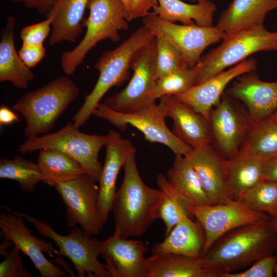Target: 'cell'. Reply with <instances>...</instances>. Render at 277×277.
I'll return each instance as SVG.
<instances>
[{"mask_svg":"<svg viewBox=\"0 0 277 277\" xmlns=\"http://www.w3.org/2000/svg\"><path fill=\"white\" fill-rule=\"evenodd\" d=\"M143 26L155 37L173 45L187 65L192 68L209 46L223 39L225 33L215 26L179 25L165 21L152 12L143 18Z\"/></svg>","mask_w":277,"mask_h":277,"instance_id":"11","label":"cell"},{"mask_svg":"<svg viewBox=\"0 0 277 277\" xmlns=\"http://www.w3.org/2000/svg\"><path fill=\"white\" fill-rule=\"evenodd\" d=\"M17 52L22 61L29 68L36 66L46 55L43 44L23 43Z\"/></svg>","mask_w":277,"mask_h":277,"instance_id":"41","label":"cell"},{"mask_svg":"<svg viewBox=\"0 0 277 277\" xmlns=\"http://www.w3.org/2000/svg\"><path fill=\"white\" fill-rule=\"evenodd\" d=\"M15 18L9 16L1 33L0 82H9L17 88L25 89L35 74L23 63L15 49Z\"/></svg>","mask_w":277,"mask_h":277,"instance_id":"25","label":"cell"},{"mask_svg":"<svg viewBox=\"0 0 277 277\" xmlns=\"http://www.w3.org/2000/svg\"><path fill=\"white\" fill-rule=\"evenodd\" d=\"M240 201L250 209L271 216L277 212V183L262 180L247 190Z\"/></svg>","mask_w":277,"mask_h":277,"instance_id":"34","label":"cell"},{"mask_svg":"<svg viewBox=\"0 0 277 277\" xmlns=\"http://www.w3.org/2000/svg\"><path fill=\"white\" fill-rule=\"evenodd\" d=\"M195 72L193 68L185 67L171 72L156 80L154 98L174 96L194 86Z\"/></svg>","mask_w":277,"mask_h":277,"instance_id":"35","label":"cell"},{"mask_svg":"<svg viewBox=\"0 0 277 277\" xmlns=\"http://www.w3.org/2000/svg\"><path fill=\"white\" fill-rule=\"evenodd\" d=\"M276 51L277 32L268 31L263 25L226 36L220 45L202 56L192 67L195 72L194 86L236 65L253 53Z\"/></svg>","mask_w":277,"mask_h":277,"instance_id":"5","label":"cell"},{"mask_svg":"<svg viewBox=\"0 0 277 277\" xmlns=\"http://www.w3.org/2000/svg\"><path fill=\"white\" fill-rule=\"evenodd\" d=\"M156 52L155 37L134 55L131 68L133 75L127 86L107 97L104 103L115 111L128 112L154 103Z\"/></svg>","mask_w":277,"mask_h":277,"instance_id":"12","label":"cell"},{"mask_svg":"<svg viewBox=\"0 0 277 277\" xmlns=\"http://www.w3.org/2000/svg\"><path fill=\"white\" fill-rule=\"evenodd\" d=\"M4 209L17 214L32 224L44 238L54 241L58 250L55 254L67 257L73 263L78 277H111L105 267L98 260L99 240L91 238V235L82 229L73 227L66 235L54 230L48 223L22 212H18L4 206Z\"/></svg>","mask_w":277,"mask_h":277,"instance_id":"8","label":"cell"},{"mask_svg":"<svg viewBox=\"0 0 277 277\" xmlns=\"http://www.w3.org/2000/svg\"><path fill=\"white\" fill-rule=\"evenodd\" d=\"M257 65L258 61L254 58L245 60L227 70L173 96L209 122L210 111L220 102L228 84L241 75L255 71Z\"/></svg>","mask_w":277,"mask_h":277,"instance_id":"19","label":"cell"},{"mask_svg":"<svg viewBox=\"0 0 277 277\" xmlns=\"http://www.w3.org/2000/svg\"><path fill=\"white\" fill-rule=\"evenodd\" d=\"M80 89L69 75L62 76L43 87L27 92L12 108L25 118L27 138L45 134L78 96Z\"/></svg>","mask_w":277,"mask_h":277,"instance_id":"4","label":"cell"},{"mask_svg":"<svg viewBox=\"0 0 277 277\" xmlns=\"http://www.w3.org/2000/svg\"><path fill=\"white\" fill-rule=\"evenodd\" d=\"M270 117L273 120L277 123V109L273 112Z\"/></svg>","mask_w":277,"mask_h":277,"instance_id":"46","label":"cell"},{"mask_svg":"<svg viewBox=\"0 0 277 277\" xmlns=\"http://www.w3.org/2000/svg\"><path fill=\"white\" fill-rule=\"evenodd\" d=\"M36 164L41 173V182L50 187L70 181L85 172L77 162L56 150H40Z\"/></svg>","mask_w":277,"mask_h":277,"instance_id":"30","label":"cell"},{"mask_svg":"<svg viewBox=\"0 0 277 277\" xmlns=\"http://www.w3.org/2000/svg\"><path fill=\"white\" fill-rule=\"evenodd\" d=\"M89 15L83 22L86 31L81 42L71 50L63 52L61 67L67 75L73 74L88 53L100 41H120L119 31L127 30L129 24L125 9L120 0H92Z\"/></svg>","mask_w":277,"mask_h":277,"instance_id":"6","label":"cell"},{"mask_svg":"<svg viewBox=\"0 0 277 277\" xmlns=\"http://www.w3.org/2000/svg\"><path fill=\"white\" fill-rule=\"evenodd\" d=\"M194 168L211 205L232 202L228 185L227 159L211 145L192 149L184 156Z\"/></svg>","mask_w":277,"mask_h":277,"instance_id":"17","label":"cell"},{"mask_svg":"<svg viewBox=\"0 0 277 277\" xmlns=\"http://www.w3.org/2000/svg\"><path fill=\"white\" fill-rule=\"evenodd\" d=\"M51 31V21L46 18L41 22L22 28L20 38L22 43L43 44Z\"/></svg>","mask_w":277,"mask_h":277,"instance_id":"39","label":"cell"},{"mask_svg":"<svg viewBox=\"0 0 277 277\" xmlns=\"http://www.w3.org/2000/svg\"><path fill=\"white\" fill-rule=\"evenodd\" d=\"M100 255L113 277H148V264L145 255L148 246L141 241L128 239L114 231L113 234L99 241Z\"/></svg>","mask_w":277,"mask_h":277,"instance_id":"16","label":"cell"},{"mask_svg":"<svg viewBox=\"0 0 277 277\" xmlns=\"http://www.w3.org/2000/svg\"><path fill=\"white\" fill-rule=\"evenodd\" d=\"M155 39L156 80L174 71L188 67L179 51L173 45L160 37Z\"/></svg>","mask_w":277,"mask_h":277,"instance_id":"36","label":"cell"},{"mask_svg":"<svg viewBox=\"0 0 277 277\" xmlns=\"http://www.w3.org/2000/svg\"><path fill=\"white\" fill-rule=\"evenodd\" d=\"M190 1H192V2H195L196 3H199V2H200L205 1H207V0H190Z\"/></svg>","mask_w":277,"mask_h":277,"instance_id":"48","label":"cell"},{"mask_svg":"<svg viewBox=\"0 0 277 277\" xmlns=\"http://www.w3.org/2000/svg\"><path fill=\"white\" fill-rule=\"evenodd\" d=\"M275 254L277 255V249L275 251ZM274 274H275L276 276H277V262L275 265V270H274Z\"/></svg>","mask_w":277,"mask_h":277,"instance_id":"47","label":"cell"},{"mask_svg":"<svg viewBox=\"0 0 277 277\" xmlns=\"http://www.w3.org/2000/svg\"><path fill=\"white\" fill-rule=\"evenodd\" d=\"M19 118L16 114L8 107L2 106L0 108L1 126L10 125L14 122H19Z\"/></svg>","mask_w":277,"mask_h":277,"instance_id":"44","label":"cell"},{"mask_svg":"<svg viewBox=\"0 0 277 277\" xmlns=\"http://www.w3.org/2000/svg\"><path fill=\"white\" fill-rule=\"evenodd\" d=\"M125 9L127 19L132 21L148 15L157 6V0H120Z\"/></svg>","mask_w":277,"mask_h":277,"instance_id":"40","label":"cell"},{"mask_svg":"<svg viewBox=\"0 0 277 277\" xmlns=\"http://www.w3.org/2000/svg\"><path fill=\"white\" fill-rule=\"evenodd\" d=\"M107 140L106 135L84 133L69 122L55 132L27 138L18 151L21 154L42 149L62 152L77 162L84 172L98 183L103 168L98 153Z\"/></svg>","mask_w":277,"mask_h":277,"instance_id":"7","label":"cell"},{"mask_svg":"<svg viewBox=\"0 0 277 277\" xmlns=\"http://www.w3.org/2000/svg\"><path fill=\"white\" fill-rule=\"evenodd\" d=\"M263 161L245 152H240L227 160L228 185L234 200H240L244 193L263 180Z\"/></svg>","mask_w":277,"mask_h":277,"instance_id":"29","label":"cell"},{"mask_svg":"<svg viewBox=\"0 0 277 277\" xmlns=\"http://www.w3.org/2000/svg\"><path fill=\"white\" fill-rule=\"evenodd\" d=\"M159 104L165 117L172 118L173 133L192 149L212 144L209 122L173 96L161 97Z\"/></svg>","mask_w":277,"mask_h":277,"instance_id":"21","label":"cell"},{"mask_svg":"<svg viewBox=\"0 0 277 277\" xmlns=\"http://www.w3.org/2000/svg\"><path fill=\"white\" fill-rule=\"evenodd\" d=\"M277 236L270 219L233 229L218 239L202 258L220 277L275 253Z\"/></svg>","mask_w":277,"mask_h":277,"instance_id":"1","label":"cell"},{"mask_svg":"<svg viewBox=\"0 0 277 277\" xmlns=\"http://www.w3.org/2000/svg\"><path fill=\"white\" fill-rule=\"evenodd\" d=\"M276 262L277 255L275 253L256 261L245 271L225 273L222 277H272Z\"/></svg>","mask_w":277,"mask_h":277,"instance_id":"38","label":"cell"},{"mask_svg":"<svg viewBox=\"0 0 277 277\" xmlns=\"http://www.w3.org/2000/svg\"><path fill=\"white\" fill-rule=\"evenodd\" d=\"M205 243V232L200 223L185 214L163 241L153 245L152 254H177L202 258Z\"/></svg>","mask_w":277,"mask_h":277,"instance_id":"23","label":"cell"},{"mask_svg":"<svg viewBox=\"0 0 277 277\" xmlns=\"http://www.w3.org/2000/svg\"><path fill=\"white\" fill-rule=\"evenodd\" d=\"M176 194L188 207L211 205L194 168L182 155H175L166 176Z\"/></svg>","mask_w":277,"mask_h":277,"instance_id":"27","label":"cell"},{"mask_svg":"<svg viewBox=\"0 0 277 277\" xmlns=\"http://www.w3.org/2000/svg\"><path fill=\"white\" fill-rule=\"evenodd\" d=\"M92 0H56L46 18L51 21L49 43L55 45L64 41L74 43L83 30V18Z\"/></svg>","mask_w":277,"mask_h":277,"instance_id":"24","label":"cell"},{"mask_svg":"<svg viewBox=\"0 0 277 277\" xmlns=\"http://www.w3.org/2000/svg\"><path fill=\"white\" fill-rule=\"evenodd\" d=\"M240 151L262 161L277 156V123L271 117L252 122Z\"/></svg>","mask_w":277,"mask_h":277,"instance_id":"31","label":"cell"},{"mask_svg":"<svg viewBox=\"0 0 277 277\" xmlns=\"http://www.w3.org/2000/svg\"><path fill=\"white\" fill-rule=\"evenodd\" d=\"M158 5L153 9L154 14L171 23L179 22L183 25L195 24L203 27L212 26L216 6L207 0L196 4L186 3L181 0H157Z\"/></svg>","mask_w":277,"mask_h":277,"instance_id":"28","label":"cell"},{"mask_svg":"<svg viewBox=\"0 0 277 277\" xmlns=\"http://www.w3.org/2000/svg\"><path fill=\"white\" fill-rule=\"evenodd\" d=\"M224 93L245 105L252 122L268 118L277 109V82L263 81L255 71L237 77Z\"/></svg>","mask_w":277,"mask_h":277,"instance_id":"18","label":"cell"},{"mask_svg":"<svg viewBox=\"0 0 277 277\" xmlns=\"http://www.w3.org/2000/svg\"><path fill=\"white\" fill-rule=\"evenodd\" d=\"M274 227V229L277 236V212L273 215L270 216Z\"/></svg>","mask_w":277,"mask_h":277,"instance_id":"45","label":"cell"},{"mask_svg":"<svg viewBox=\"0 0 277 277\" xmlns=\"http://www.w3.org/2000/svg\"><path fill=\"white\" fill-rule=\"evenodd\" d=\"M97 183L84 172L54 186L66 206L68 226L73 228L78 225L91 236L98 235L104 224L100 214Z\"/></svg>","mask_w":277,"mask_h":277,"instance_id":"10","label":"cell"},{"mask_svg":"<svg viewBox=\"0 0 277 277\" xmlns=\"http://www.w3.org/2000/svg\"><path fill=\"white\" fill-rule=\"evenodd\" d=\"M24 4L29 8L36 9L40 14L46 15L56 0H5Z\"/></svg>","mask_w":277,"mask_h":277,"instance_id":"42","label":"cell"},{"mask_svg":"<svg viewBox=\"0 0 277 277\" xmlns=\"http://www.w3.org/2000/svg\"><path fill=\"white\" fill-rule=\"evenodd\" d=\"M148 277H220L202 258L177 254H152L147 258Z\"/></svg>","mask_w":277,"mask_h":277,"instance_id":"26","label":"cell"},{"mask_svg":"<svg viewBox=\"0 0 277 277\" xmlns=\"http://www.w3.org/2000/svg\"><path fill=\"white\" fill-rule=\"evenodd\" d=\"M0 178L15 181L22 190L32 193L41 182L42 175L36 163L16 155L11 160L1 159Z\"/></svg>","mask_w":277,"mask_h":277,"instance_id":"33","label":"cell"},{"mask_svg":"<svg viewBox=\"0 0 277 277\" xmlns=\"http://www.w3.org/2000/svg\"><path fill=\"white\" fill-rule=\"evenodd\" d=\"M262 178L277 183V156L263 161Z\"/></svg>","mask_w":277,"mask_h":277,"instance_id":"43","label":"cell"},{"mask_svg":"<svg viewBox=\"0 0 277 277\" xmlns=\"http://www.w3.org/2000/svg\"><path fill=\"white\" fill-rule=\"evenodd\" d=\"M188 210L205 232L203 256L218 239L230 230L270 217L267 213L250 209L240 200L226 204L190 206Z\"/></svg>","mask_w":277,"mask_h":277,"instance_id":"14","label":"cell"},{"mask_svg":"<svg viewBox=\"0 0 277 277\" xmlns=\"http://www.w3.org/2000/svg\"><path fill=\"white\" fill-rule=\"evenodd\" d=\"M135 153L125 162L122 183L116 191L111 207L115 229L128 239L144 234L157 220L156 212L162 190L147 186L138 172Z\"/></svg>","mask_w":277,"mask_h":277,"instance_id":"2","label":"cell"},{"mask_svg":"<svg viewBox=\"0 0 277 277\" xmlns=\"http://www.w3.org/2000/svg\"><path fill=\"white\" fill-rule=\"evenodd\" d=\"M158 187L162 190V196L156 212L157 219H161L165 226V236L185 215L192 217L188 207L179 197L169 183L166 176L159 174L156 178Z\"/></svg>","mask_w":277,"mask_h":277,"instance_id":"32","label":"cell"},{"mask_svg":"<svg viewBox=\"0 0 277 277\" xmlns=\"http://www.w3.org/2000/svg\"><path fill=\"white\" fill-rule=\"evenodd\" d=\"M277 9V0H232L215 25L225 36L263 25L267 14Z\"/></svg>","mask_w":277,"mask_h":277,"instance_id":"22","label":"cell"},{"mask_svg":"<svg viewBox=\"0 0 277 277\" xmlns=\"http://www.w3.org/2000/svg\"><path fill=\"white\" fill-rule=\"evenodd\" d=\"M155 36L144 26L137 28L118 46L104 51L96 62L99 71L97 81L91 92L73 117V125L79 128L92 115L101 100L112 87L118 86L129 78V70L136 52Z\"/></svg>","mask_w":277,"mask_h":277,"instance_id":"3","label":"cell"},{"mask_svg":"<svg viewBox=\"0 0 277 277\" xmlns=\"http://www.w3.org/2000/svg\"><path fill=\"white\" fill-rule=\"evenodd\" d=\"M21 250L14 246L10 251L0 253L4 260L0 263V277H30L31 273L24 265Z\"/></svg>","mask_w":277,"mask_h":277,"instance_id":"37","label":"cell"},{"mask_svg":"<svg viewBox=\"0 0 277 277\" xmlns=\"http://www.w3.org/2000/svg\"><path fill=\"white\" fill-rule=\"evenodd\" d=\"M236 101L224 93L219 104L210 112L212 144L227 160L240 152L252 123L247 111Z\"/></svg>","mask_w":277,"mask_h":277,"instance_id":"13","label":"cell"},{"mask_svg":"<svg viewBox=\"0 0 277 277\" xmlns=\"http://www.w3.org/2000/svg\"><path fill=\"white\" fill-rule=\"evenodd\" d=\"M106 136V157L98 182L99 211L104 224L107 221L111 211L120 170L123 167L128 157L136 152L132 142L123 138L118 132L110 130Z\"/></svg>","mask_w":277,"mask_h":277,"instance_id":"20","label":"cell"},{"mask_svg":"<svg viewBox=\"0 0 277 277\" xmlns=\"http://www.w3.org/2000/svg\"><path fill=\"white\" fill-rule=\"evenodd\" d=\"M92 115L107 120L122 131L128 125L136 128L147 141L166 146L175 155L185 156L192 149L168 128L166 117L155 102L128 112L115 111L105 103H100Z\"/></svg>","mask_w":277,"mask_h":277,"instance_id":"9","label":"cell"},{"mask_svg":"<svg viewBox=\"0 0 277 277\" xmlns=\"http://www.w3.org/2000/svg\"><path fill=\"white\" fill-rule=\"evenodd\" d=\"M0 214L1 235L14 244L31 261L41 277L66 276L59 267L49 261L43 253L53 257L55 250L50 242L33 235L23 218L9 210Z\"/></svg>","mask_w":277,"mask_h":277,"instance_id":"15","label":"cell"}]
</instances>
